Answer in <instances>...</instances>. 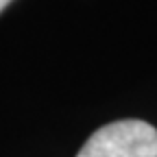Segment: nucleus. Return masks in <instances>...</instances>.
Here are the masks:
<instances>
[{"label": "nucleus", "mask_w": 157, "mask_h": 157, "mask_svg": "<svg viewBox=\"0 0 157 157\" xmlns=\"http://www.w3.org/2000/svg\"><path fill=\"white\" fill-rule=\"evenodd\" d=\"M76 157H157V129L144 120H118L101 127Z\"/></svg>", "instance_id": "1"}, {"label": "nucleus", "mask_w": 157, "mask_h": 157, "mask_svg": "<svg viewBox=\"0 0 157 157\" xmlns=\"http://www.w3.org/2000/svg\"><path fill=\"white\" fill-rule=\"evenodd\" d=\"M9 2H11V0H0V13H2V11H5V7H7Z\"/></svg>", "instance_id": "2"}]
</instances>
